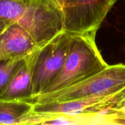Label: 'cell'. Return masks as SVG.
I'll return each mask as SVG.
<instances>
[{
    "label": "cell",
    "instance_id": "obj_1",
    "mask_svg": "<svg viewBox=\"0 0 125 125\" xmlns=\"http://www.w3.org/2000/svg\"><path fill=\"white\" fill-rule=\"evenodd\" d=\"M96 31H91L72 34L68 54L62 69L40 94L59 91L78 84L109 65L96 46Z\"/></svg>",
    "mask_w": 125,
    "mask_h": 125
},
{
    "label": "cell",
    "instance_id": "obj_2",
    "mask_svg": "<svg viewBox=\"0 0 125 125\" xmlns=\"http://www.w3.org/2000/svg\"><path fill=\"white\" fill-rule=\"evenodd\" d=\"M125 88V64L108 65L88 79L59 91L40 94L29 102L34 104L63 102L115 94Z\"/></svg>",
    "mask_w": 125,
    "mask_h": 125
},
{
    "label": "cell",
    "instance_id": "obj_3",
    "mask_svg": "<svg viewBox=\"0 0 125 125\" xmlns=\"http://www.w3.org/2000/svg\"><path fill=\"white\" fill-rule=\"evenodd\" d=\"M125 107V88L110 95L83 98L63 102L34 104L33 111L37 113L63 114L86 120L97 118L122 109Z\"/></svg>",
    "mask_w": 125,
    "mask_h": 125
},
{
    "label": "cell",
    "instance_id": "obj_4",
    "mask_svg": "<svg viewBox=\"0 0 125 125\" xmlns=\"http://www.w3.org/2000/svg\"><path fill=\"white\" fill-rule=\"evenodd\" d=\"M72 38V34L62 31L39 48L32 76L33 98L41 94L61 70Z\"/></svg>",
    "mask_w": 125,
    "mask_h": 125
},
{
    "label": "cell",
    "instance_id": "obj_5",
    "mask_svg": "<svg viewBox=\"0 0 125 125\" xmlns=\"http://www.w3.org/2000/svg\"><path fill=\"white\" fill-rule=\"evenodd\" d=\"M118 0H62L63 31L71 34L97 31Z\"/></svg>",
    "mask_w": 125,
    "mask_h": 125
},
{
    "label": "cell",
    "instance_id": "obj_6",
    "mask_svg": "<svg viewBox=\"0 0 125 125\" xmlns=\"http://www.w3.org/2000/svg\"><path fill=\"white\" fill-rule=\"evenodd\" d=\"M38 47L33 38L17 23H12L0 35V61L22 58Z\"/></svg>",
    "mask_w": 125,
    "mask_h": 125
},
{
    "label": "cell",
    "instance_id": "obj_7",
    "mask_svg": "<svg viewBox=\"0 0 125 125\" xmlns=\"http://www.w3.org/2000/svg\"><path fill=\"white\" fill-rule=\"evenodd\" d=\"M39 48L27 56L25 63L17 70L0 95V100L28 101L33 98L32 76Z\"/></svg>",
    "mask_w": 125,
    "mask_h": 125
},
{
    "label": "cell",
    "instance_id": "obj_8",
    "mask_svg": "<svg viewBox=\"0 0 125 125\" xmlns=\"http://www.w3.org/2000/svg\"><path fill=\"white\" fill-rule=\"evenodd\" d=\"M33 106L27 101L0 100V125H23Z\"/></svg>",
    "mask_w": 125,
    "mask_h": 125
},
{
    "label": "cell",
    "instance_id": "obj_9",
    "mask_svg": "<svg viewBox=\"0 0 125 125\" xmlns=\"http://www.w3.org/2000/svg\"><path fill=\"white\" fill-rule=\"evenodd\" d=\"M26 57L0 61V95L6 89L17 70L25 63Z\"/></svg>",
    "mask_w": 125,
    "mask_h": 125
},
{
    "label": "cell",
    "instance_id": "obj_10",
    "mask_svg": "<svg viewBox=\"0 0 125 125\" xmlns=\"http://www.w3.org/2000/svg\"><path fill=\"white\" fill-rule=\"evenodd\" d=\"M13 22L10 21H0V35Z\"/></svg>",
    "mask_w": 125,
    "mask_h": 125
},
{
    "label": "cell",
    "instance_id": "obj_11",
    "mask_svg": "<svg viewBox=\"0 0 125 125\" xmlns=\"http://www.w3.org/2000/svg\"><path fill=\"white\" fill-rule=\"evenodd\" d=\"M57 1V2H58L59 4H60V6H61V7L62 8V0H56Z\"/></svg>",
    "mask_w": 125,
    "mask_h": 125
},
{
    "label": "cell",
    "instance_id": "obj_12",
    "mask_svg": "<svg viewBox=\"0 0 125 125\" xmlns=\"http://www.w3.org/2000/svg\"><path fill=\"white\" fill-rule=\"evenodd\" d=\"M125 109V107H124V108H123V109Z\"/></svg>",
    "mask_w": 125,
    "mask_h": 125
},
{
    "label": "cell",
    "instance_id": "obj_13",
    "mask_svg": "<svg viewBox=\"0 0 125 125\" xmlns=\"http://www.w3.org/2000/svg\"><path fill=\"white\" fill-rule=\"evenodd\" d=\"M124 1H125V0H124Z\"/></svg>",
    "mask_w": 125,
    "mask_h": 125
}]
</instances>
